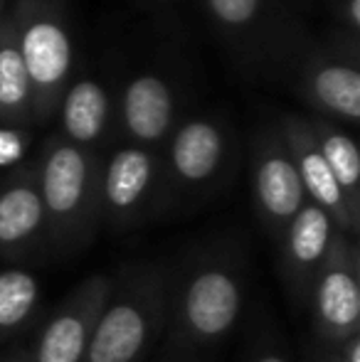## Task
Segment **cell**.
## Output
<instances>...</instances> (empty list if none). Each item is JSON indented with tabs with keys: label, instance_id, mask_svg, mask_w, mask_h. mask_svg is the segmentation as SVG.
<instances>
[{
	"label": "cell",
	"instance_id": "277c9868",
	"mask_svg": "<svg viewBox=\"0 0 360 362\" xmlns=\"http://www.w3.org/2000/svg\"><path fill=\"white\" fill-rule=\"evenodd\" d=\"M168 269L139 264L111 279L84 362H139L166 330Z\"/></svg>",
	"mask_w": 360,
	"mask_h": 362
},
{
	"label": "cell",
	"instance_id": "7a4b0ae2",
	"mask_svg": "<svg viewBox=\"0 0 360 362\" xmlns=\"http://www.w3.org/2000/svg\"><path fill=\"white\" fill-rule=\"evenodd\" d=\"M235 160V131L225 116H182L161 151V163H163L161 217L166 212L180 215L220 195L230 182Z\"/></svg>",
	"mask_w": 360,
	"mask_h": 362
},
{
	"label": "cell",
	"instance_id": "9a60e30c",
	"mask_svg": "<svg viewBox=\"0 0 360 362\" xmlns=\"http://www.w3.org/2000/svg\"><path fill=\"white\" fill-rule=\"evenodd\" d=\"M336 232L338 229L331 222V217L313 202H306L279 239L284 284H286L289 293L296 298V303L308 300L313 276L321 269Z\"/></svg>",
	"mask_w": 360,
	"mask_h": 362
},
{
	"label": "cell",
	"instance_id": "7402d4cb",
	"mask_svg": "<svg viewBox=\"0 0 360 362\" xmlns=\"http://www.w3.org/2000/svg\"><path fill=\"white\" fill-rule=\"evenodd\" d=\"M336 15L341 20V25L348 30L351 37H358L360 30V0H338Z\"/></svg>",
	"mask_w": 360,
	"mask_h": 362
},
{
	"label": "cell",
	"instance_id": "ffe728a7",
	"mask_svg": "<svg viewBox=\"0 0 360 362\" xmlns=\"http://www.w3.org/2000/svg\"><path fill=\"white\" fill-rule=\"evenodd\" d=\"M25 144H28V136H25L23 129L18 126H0V163L10 165L15 163L25 151Z\"/></svg>",
	"mask_w": 360,
	"mask_h": 362
},
{
	"label": "cell",
	"instance_id": "8fae6325",
	"mask_svg": "<svg viewBox=\"0 0 360 362\" xmlns=\"http://www.w3.org/2000/svg\"><path fill=\"white\" fill-rule=\"evenodd\" d=\"M252 195L262 227L277 242L308 202L279 124L265 126L252 139Z\"/></svg>",
	"mask_w": 360,
	"mask_h": 362
},
{
	"label": "cell",
	"instance_id": "7c38bea8",
	"mask_svg": "<svg viewBox=\"0 0 360 362\" xmlns=\"http://www.w3.org/2000/svg\"><path fill=\"white\" fill-rule=\"evenodd\" d=\"M111 291V276L91 274L47 318L30 362H84L94 323Z\"/></svg>",
	"mask_w": 360,
	"mask_h": 362
},
{
	"label": "cell",
	"instance_id": "e0dca14e",
	"mask_svg": "<svg viewBox=\"0 0 360 362\" xmlns=\"http://www.w3.org/2000/svg\"><path fill=\"white\" fill-rule=\"evenodd\" d=\"M306 121L323 160L331 168L338 187L346 197L348 210L360 222V153L356 141L333 121L318 119V116H311Z\"/></svg>",
	"mask_w": 360,
	"mask_h": 362
},
{
	"label": "cell",
	"instance_id": "9c48e42d",
	"mask_svg": "<svg viewBox=\"0 0 360 362\" xmlns=\"http://www.w3.org/2000/svg\"><path fill=\"white\" fill-rule=\"evenodd\" d=\"M321 345L338 350L360 333V252L353 237L336 232L313 276L306 300Z\"/></svg>",
	"mask_w": 360,
	"mask_h": 362
},
{
	"label": "cell",
	"instance_id": "ba28073f",
	"mask_svg": "<svg viewBox=\"0 0 360 362\" xmlns=\"http://www.w3.org/2000/svg\"><path fill=\"white\" fill-rule=\"evenodd\" d=\"M161 151L124 144L101 165V222L114 232H131L161 217Z\"/></svg>",
	"mask_w": 360,
	"mask_h": 362
},
{
	"label": "cell",
	"instance_id": "52a82bcc",
	"mask_svg": "<svg viewBox=\"0 0 360 362\" xmlns=\"http://www.w3.org/2000/svg\"><path fill=\"white\" fill-rule=\"evenodd\" d=\"M296 94L318 119L333 124H358L360 119V69L358 42L303 45L289 69Z\"/></svg>",
	"mask_w": 360,
	"mask_h": 362
},
{
	"label": "cell",
	"instance_id": "3957f363",
	"mask_svg": "<svg viewBox=\"0 0 360 362\" xmlns=\"http://www.w3.org/2000/svg\"><path fill=\"white\" fill-rule=\"evenodd\" d=\"M101 158L52 136L35 165L47 215V242L59 254L82 249L101 224Z\"/></svg>",
	"mask_w": 360,
	"mask_h": 362
},
{
	"label": "cell",
	"instance_id": "d4e9b609",
	"mask_svg": "<svg viewBox=\"0 0 360 362\" xmlns=\"http://www.w3.org/2000/svg\"><path fill=\"white\" fill-rule=\"evenodd\" d=\"M313 362H343V360H341V355H338L336 350H331V348H326V345H323V350L316 355V358H313Z\"/></svg>",
	"mask_w": 360,
	"mask_h": 362
},
{
	"label": "cell",
	"instance_id": "d6986e66",
	"mask_svg": "<svg viewBox=\"0 0 360 362\" xmlns=\"http://www.w3.org/2000/svg\"><path fill=\"white\" fill-rule=\"evenodd\" d=\"M40 305V281L33 272L10 267L0 272V345L33 320Z\"/></svg>",
	"mask_w": 360,
	"mask_h": 362
},
{
	"label": "cell",
	"instance_id": "2e32d148",
	"mask_svg": "<svg viewBox=\"0 0 360 362\" xmlns=\"http://www.w3.org/2000/svg\"><path fill=\"white\" fill-rule=\"evenodd\" d=\"M54 116H59V139L96 153L114 126V91L96 74H72Z\"/></svg>",
	"mask_w": 360,
	"mask_h": 362
},
{
	"label": "cell",
	"instance_id": "30bf717a",
	"mask_svg": "<svg viewBox=\"0 0 360 362\" xmlns=\"http://www.w3.org/2000/svg\"><path fill=\"white\" fill-rule=\"evenodd\" d=\"M180 91L161 69H139L121 84L114 99V126L124 144L163 151L178 126Z\"/></svg>",
	"mask_w": 360,
	"mask_h": 362
},
{
	"label": "cell",
	"instance_id": "4fadbf2b",
	"mask_svg": "<svg viewBox=\"0 0 360 362\" xmlns=\"http://www.w3.org/2000/svg\"><path fill=\"white\" fill-rule=\"evenodd\" d=\"M279 131H281L284 144L291 153V160L296 165L306 200L321 207L331 217V222L336 224L338 232L356 239L360 232V222L348 210V202L343 197L341 187H338L336 177H333L331 168L326 165L316 141H313L308 121L303 116L286 114L279 119Z\"/></svg>",
	"mask_w": 360,
	"mask_h": 362
},
{
	"label": "cell",
	"instance_id": "8992f818",
	"mask_svg": "<svg viewBox=\"0 0 360 362\" xmlns=\"http://www.w3.org/2000/svg\"><path fill=\"white\" fill-rule=\"evenodd\" d=\"M8 15L33 89V121L47 124L72 79L74 45L67 15L59 0H15Z\"/></svg>",
	"mask_w": 360,
	"mask_h": 362
},
{
	"label": "cell",
	"instance_id": "6da1fadb",
	"mask_svg": "<svg viewBox=\"0 0 360 362\" xmlns=\"http://www.w3.org/2000/svg\"><path fill=\"white\" fill-rule=\"evenodd\" d=\"M247 303V262L235 244L197 247L168 269V343L175 353H200L232 335Z\"/></svg>",
	"mask_w": 360,
	"mask_h": 362
},
{
	"label": "cell",
	"instance_id": "ac0fdd59",
	"mask_svg": "<svg viewBox=\"0 0 360 362\" xmlns=\"http://www.w3.org/2000/svg\"><path fill=\"white\" fill-rule=\"evenodd\" d=\"M33 124V89L20 57L10 15L0 30V126Z\"/></svg>",
	"mask_w": 360,
	"mask_h": 362
},
{
	"label": "cell",
	"instance_id": "cb8c5ba5",
	"mask_svg": "<svg viewBox=\"0 0 360 362\" xmlns=\"http://www.w3.org/2000/svg\"><path fill=\"white\" fill-rule=\"evenodd\" d=\"M0 362H30V348H25V345H18V348H13L8 355H5Z\"/></svg>",
	"mask_w": 360,
	"mask_h": 362
},
{
	"label": "cell",
	"instance_id": "44dd1931",
	"mask_svg": "<svg viewBox=\"0 0 360 362\" xmlns=\"http://www.w3.org/2000/svg\"><path fill=\"white\" fill-rule=\"evenodd\" d=\"M247 362H291V355L286 353V348L279 340L257 338Z\"/></svg>",
	"mask_w": 360,
	"mask_h": 362
},
{
	"label": "cell",
	"instance_id": "603a6c76",
	"mask_svg": "<svg viewBox=\"0 0 360 362\" xmlns=\"http://www.w3.org/2000/svg\"><path fill=\"white\" fill-rule=\"evenodd\" d=\"M336 353L341 355L343 362H360V333L353 335V338H348Z\"/></svg>",
	"mask_w": 360,
	"mask_h": 362
},
{
	"label": "cell",
	"instance_id": "5b68a950",
	"mask_svg": "<svg viewBox=\"0 0 360 362\" xmlns=\"http://www.w3.org/2000/svg\"><path fill=\"white\" fill-rule=\"evenodd\" d=\"M205 10L232 57L260 76L289 74L306 45L286 0H205Z\"/></svg>",
	"mask_w": 360,
	"mask_h": 362
},
{
	"label": "cell",
	"instance_id": "484cf974",
	"mask_svg": "<svg viewBox=\"0 0 360 362\" xmlns=\"http://www.w3.org/2000/svg\"><path fill=\"white\" fill-rule=\"evenodd\" d=\"M5 0H0V30H3V25H5Z\"/></svg>",
	"mask_w": 360,
	"mask_h": 362
},
{
	"label": "cell",
	"instance_id": "5bb4252c",
	"mask_svg": "<svg viewBox=\"0 0 360 362\" xmlns=\"http://www.w3.org/2000/svg\"><path fill=\"white\" fill-rule=\"evenodd\" d=\"M47 244V215L35 165L15 168L0 180V257L25 259Z\"/></svg>",
	"mask_w": 360,
	"mask_h": 362
}]
</instances>
